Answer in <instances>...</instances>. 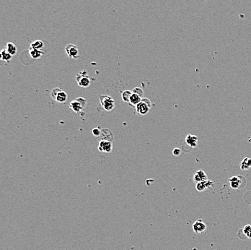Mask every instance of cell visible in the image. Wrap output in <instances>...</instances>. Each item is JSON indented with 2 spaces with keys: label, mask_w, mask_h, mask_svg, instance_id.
<instances>
[{
  "label": "cell",
  "mask_w": 251,
  "mask_h": 250,
  "mask_svg": "<svg viewBox=\"0 0 251 250\" xmlns=\"http://www.w3.org/2000/svg\"><path fill=\"white\" fill-rule=\"evenodd\" d=\"M100 101L101 106L105 111H110L114 109L115 101L111 96H100Z\"/></svg>",
  "instance_id": "1"
},
{
  "label": "cell",
  "mask_w": 251,
  "mask_h": 250,
  "mask_svg": "<svg viewBox=\"0 0 251 250\" xmlns=\"http://www.w3.org/2000/svg\"><path fill=\"white\" fill-rule=\"evenodd\" d=\"M92 133L93 135L96 136V137H98V136H100L101 133H102V131L100 129H98V128H95V129H92Z\"/></svg>",
  "instance_id": "23"
},
{
  "label": "cell",
  "mask_w": 251,
  "mask_h": 250,
  "mask_svg": "<svg viewBox=\"0 0 251 250\" xmlns=\"http://www.w3.org/2000/svg\"><path fill=\"white\" fill-rule=\"evenodd\" d=\"M87 105V100L84 98H78L76 100H71L70 103V108L76 113H80Z\"/></svg>",
  "instance_id": "2"
},
{
  "label": "cell",
  "mask_w": 251,
  "mask_h": 250,
  "mask_svg": "<svg viewBox=\"0 0 251 250\" xmlns=\"http://www.w3.org/2000/svg\"><path fill=\"white\" fill-rule=\"evenodd\" d=\"M172 154H173L175 156H179V155L181 154V150L178 148H174V150H172Z\"/></svg>",
  "instance_id": "24"
},
{
  "label": "cell",
  "mask_w": 251,
  "mask_h": 250,
  "mask_svg": "<svg viewBox=\"0 0 251 250\" xmlns=\"http://www.w3.org/2000/svg\"><path fill=\"white\" fill-rule=\"evenodd\" d=\"M65 51L69 58L75 59H78L80 58L79 55V49H78L77 46L74 45V44H67L65 47Z\"/></svg>",
  "instance_id": "4"
},
{
  "label": "cell",
  "mask_w": 251,
  "mask_h": 250,
  "mask_svg": "<svg viewBox=\"0 0 251 250\" xmlns=\"http://www.w3.org/2000/svg\"><path fill=\"white\" fill-rule=\"evenodd\" d=\"M67 98H68V96L66 92H64V90H62V89L59 92L57 95H56V98H55L54 100H56L58 103H65L67 100Z\"/></svg>",
  "instance_id": "14"
},
{
  "label": "cell",
  "mask_w": 251,
  "mask_h": 250,
  "mask_svg": "<svg viewBox=\"0 0 251 250\" xmlns=\"http://www.w3.org/2000/svg\"><path fill=\"white\" fill-rule=\"evenodd\" d=\"M206 179H208V176L205 173V171L201 169L198 170V171L194 174L193 177V182H195L196 184L199 183V182H203V181H205Z\"/></svg>",
  "instance_id": "10"
},
{
  "label": "cell",
  "mask_w": 251,
  "mask_h": 250,
  "mask_svg": "<svg viewBox=\"0 0 251 250\" xmlns=\"http://www.w3.org/2000/svg\"><path fill=\"white\" fill-rule=\"evenodd\" d=\"M113 144L110 140H102L99 142L98 144V150L100 152L109 153L112 151Z\"/></svg>",
  "instance_id": "6"
},
{
  "label": "cell",
  "mask_w": 251,
  "mask_h": 250,
  "mask_svg": "<svg viewBox=\"0 0 251 250\" xmlns=\"http://www.w3.org/2000/svg\"><path fill=\"white\" fill-rule=\"evenodd\" d=\"M62 90L61 88H55L54 89L51 90V97L55 99V98H56V95H57L59 92L60 91V90Z\"/></svg>",
  "instance_id": "22"
},
{
  "label": "cell",
  "mask_w": 251,
  "mask_h": 250,
  "mask_svg": "<svg viewBox=\"0 0 251 250\" xmlns=\"http://www.w3.org/2000/svg\"><path fill=\"white\" fill-rule=\"evenodd\" d=\"M132 91H131V90H124V91L121 94L122 100H123V101L126 103H129L130 98H131V96H132Z\"/></svg>",
  "instance_id": "19"
},
{
  "label": "cell",
  "mask_w": 251,
  "mask_h": 250,
  "mask_svg": "<svg viewBox=\"0 0 251 250\" xmlns=\"http://www.w3.org/2000/svg\"><path fill=\"white\" fill-rule=\"evenodd\" d=\"M43 47H44V42L42 41V40H35V41L31 43L30 46V49L43 51L42 49H43Z\"/></svg>",
  "instance_id": "15"
},
{
  "label": "cell",
  "mask_w": 251,
  "mask_h": 250,
  "mask_svg": "<svg viewBox=\"0 0 251 250\" xmlns=\"http://www.w3.org/2000/svg\"><path fill=\"white\" fill-rule=\"evenodd\" d=\"M244 176H233L229 178V182L230 186L235 190H240V188H243L244 185H242V179H244Z\"/></svg>",
  "instance_id": "5"
},
{
  "label": "cell",
  "mask_w": 251,
  "mask_h": 250,
  "mask_svg": "<svg viewBox=\"0 0 251 250\" xmlns=\"http://www.w3.org/2000/svg\"><path fill=\"white\" fill-rule=\"evenodd\" d=\"M240 169L242 171H247L251 168V158L246 157L242 159L240 165Z\"/></svg>",
  "instance_id": "13"
},
{
  "label": "cell",
  "mask_w": 251,
  "mask_h": 250,
  "mask_svg": "<svg viewBox=\"0 0 251 250\" xmlns=\"http://www.w3.org/2000/svg\"><path fill=\"white\" fill-rule=\"evenodd\" d=\"M151 106L144 101H141L136 106V112L140 115H146L150 110Z\"/></svg>",
  "instance_id": "9"
},
{
  "label": "cell",
  "mask_w": 251,
  "mask_h": 250,
  "mask_svg": "<svg viewBox=\"0 0 251 250\" xmlns=\"http://www.w3.org/2000/svg\"><path fill=\"white\" fill-rule=\"evenodd\" d=\"M185 143L191 148H196L198 145V137L196 135L188 134L185 137Z\"/></svg>",
  "instance_id": "11"
},
{
  "label": "cell",
  "mask_w": 251,
  "mask_h": 250,
  "mask_svg": "<svg viewBox=\"0 0 251 250\" xmlns=\"http://www.w3.org/2000/svg\"><path fill=\"white\" fill-rule=\"evenodd\" d=\"M193 231L195 234H201L206 230V225L201 219L196 220L193 223Z\"/></svg>",
  "instance_id": "7"
},
{
  "label": "cell",
  "mask_w": 251,
  "mask_h": 250,
  "mask_svg": "<svg viewBox=\"0 0 251 250\" xmlns=\"http://www.w3.org/2000/svg\"><path fill=\"white\" fill-rule=\"evenodd\" d=\"M142 101H144V102H145L146 103V104H147L148 105H149V106H151V101L150 100H149L148 98H142Z\"/></svg>",
  "instance_id": "25"
},
{
  "label": "cell",
  "mask_w": 251,
  "mask_h": 250,
  "mask_svg": "<svg viewBox=\"0 0 251 250\" xmlns=\"http://www.w3.org/2000/svg\"><path fill=\"white\" fill-rule=\"evenodd\" d=\"M132 93L137 94V95H139L140 97H142V98L143 95H144V92H143L142 88H135L134 89H133Z\"/></svg>",
  "instance_id": "21"
},
{
  "label": "cell",
  "mask_w": 251,
  "mask_h": 250,
  "mask_svg": "<svg viewBox=\"0 0 251 250\" xmlns=\"http://www.w3.org/2000/svg\"><path fill=\"white\" fill-rule=\"evenodd\" d=\"M142 98L140 97L139 95H137L136 93H132V95L131 96V98H130V101H129V104L131 105H132V106H136V105H138L139 103L142 101Z\"/></svg>",
  "instance_id": "17"
},
{
  "label": "cell",
  "mask_w": 251,
  "mask_h": 250,
  "mask_svg": "<svg viewBox=\"0 0 251 250\" xmlns=\"http://www.w3.org/2000/svg\"><path fill=\"white\" fill-rule=\"evenodd\" d=\"M76 80H77L78 85L82 88L89 87L90 83H91V78L88 76L87 73L86 72H79L76 77Z\"/></svg>",
  "instance_id": "3"
},
{
  "label": "cell",
  "mask_w": 251,
  "mask_h": 250,
  "mask_svg": "<svg viewBox=\"0 0 251 250\" xmlns=\"http://www.w3.org/2000/svg\"><path fill=\"white\" fill-rule=\"evenodd\" d=\"M242 232H243L245 236L248 239H251V225L247 224L243 227L242 228Z\"/></svg>",
  "instance_id": "20"
},
{
  "label": "cell",
  "mask_w": 251,
  "mask_h": 250,
  "mask_svg": "<svg viewBox=\"0 0 251 250\" xmlns=\"http://www.w3.org/2000/svg\"><path fill=\"white\" fill-rule=\"evenodd\" d=\"M214 184V182L209 179H206L203 182L196 184V189L199 192H204L208 189H210Z\"/></svg>",
  "instance_id": "8"
},
{
  "label": "cell",
  "mask_w": 251,
  "mask_h": 250,
  "mask_svg": "<svg viewBox=\"0 0 251 250\" xmlns=\"http://www.w3.org/2000/svg\"><path fill=\"white\" fill-rule=\"evenodd\" d=\"M46 54V51H40V50H36V49H30L29 50V54H30V56L33 59H38L41 58L43 55Z\"/></svg>",
  "instance_id": "12"
},
{
  "label": "cell",
  "mask_w": 251,
  "mask_h": 250,
  "mask_svg": "<svg viewBox=\"0 0 251 250\" xmlns=\"http://www.w3.org/2000/svg\"><path fill=\"white\" fill-rule=\"evenodd\" d=\"M0 56H1L2 60L5 61V62H9L12 58V55H11L9 52H7V50H6L5 49H3L2 50Z\"/></svg>",
  "instance_id": "18"
},
{
  "label": "cell",
  "mask_w": 251,
  "mask_h": 250,
  "mask_svg": "<svg viewBox=\"0 0 251 250\" xmlns=\"http://www.w3.org/2000/svg\"><path fill=\"white\" fill-rule=\"evenodd\" d=\"M5 49L12 56L15 55L17 53L16 46L13 43H11V42H9V43H7L5 44Z\"/></svg>",
  "instance_id": "16"
}]
</instances>
